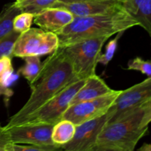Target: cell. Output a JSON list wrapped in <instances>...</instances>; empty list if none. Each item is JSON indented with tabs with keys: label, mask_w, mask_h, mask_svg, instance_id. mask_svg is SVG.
<instances>
[{
	"label": "cell",
	"mask_w": 151,
	"mask_h": 151,
	"mask_svg": "<svg viewBox=\"0 0 151 151\" xmlns=\"http://www.w3.org/2000/svg\"><path fill=\"white\" fill-rule=\"evenodd\" d=\"M77 78L72 63L62 48H58L43 62L37 79L29 86L31 94L22 109L9 119L6 128L19 125L28 115L52 98Z\"/></svg>",
	"instance_id": "6da1fadb"
},
{
	"label": "cell",
	"mask_w": 151,
	"mask_h": 151,
	"mask_svg": "<svg viewBox=\"0 0 151 151\" xmlns=\"http://www.w3.org/2000/svg\"><path fill=\"white\" fill-rule=\"evenodd\" d=\"M135 26H139L138 23L122 7L108 14L75 17L55 34L58 48H63L90 38L111 37Z\"/></svg>",
	"instance_id": "7a4b0ae2"
},
{
	"label": "cell",
	"mask_w": 151,
	"mask_h": 151,
	"mask_svg": "<svg viewBox=\"0 0 151 151\" xmlns=\"http://www.w3.org/2000/svg\"><path fill=\"white\" fill-rule=\"evenodd\" d=\"M148 131L144 122L142 106L122 117L108 122L97 139V145H109L134 151L137 143Z\"/></svg>",
	"instance_id": "3957f363"
},
{
	"label": "cell",
	"mask_w": 151,
	"mask_h": 151,
	"mask_svg": "<svg viewBox=\"0 0 151 151\" xmlns=\"http://www.w3.org/2000/svg\"><path fill=\"white\" fill-rule=\"evenodd\" d=\"M109 38V36H103L90 38L62 48L70 60L78 79L86 80L96 74V67L102 48Z\"/></svg>",
	"instance_id": "277c9868"
},
{
	"label": "cell",
	"mask_w": 151,
	"mask_h": 151,
	"mask_svg": "<svg viewBox=\"0 0 151 151\" xmlns=\"http://www.w3.org/2000/svg\"><path fill=\"white\" fill-rule=\"evenodd\" d=\"M86 80H76L63 88L52 98L28 115L22 124H51L55 125L63 119V116L78 90L85 83Z\"/></svg>",
	"instance_id": "5b68a950"
},
{
	"label": "cell",
	"mask_w": 151,
	"mask_h": 151,
	"mask_svg": "<svg viewBox=\"0 0 151 151\" xmlns=\"http://www.w3.org/2000/svg\"><path fill=\"white\" fill-rule=\"evenodd\" d=\"M58 48L55 33L46 32L41 28H32L21 33L15 43L13 57L41 56L51 54Z\"/></svg>",
	"instance_id": "8992f818"
},
{
	"label": "cell",
	"mask_w": 151,
	"mask_h": 151,
	"mask_svg": "<svg viewBox=\"0 0 151 151\" xmlns=\"http://www.w3.org/2000/svg\"><path fill=\"white\" fill-rule=\"evenodd\" d=\"M121 91L112 90L111 92L88 101L81 102L69 106L62 119H66L75 125L96 119L106 114L114 103Z\"/></svg>",
	"instance_id": "52a82bcc"
},
{
	"label": "cell",
	"mask_w": 151,
	"mask_h": 151,
	"mask_svg": "<svg viewBox=\"0 0 151 151\" xmlns=\"http://www.w3.org/2000/svg\"><path fill=\"white\" fill-rule=\"evenodd\" d=\"M151 98V78L137 83L127 89L121 91L107 113L108 122H111L122 117L128 112L140 107Z\"/></svg>",
	"instance_id": "ba28073f"
},
{
	"label": "cell",
	"mask_w": 151,
	"mask_h": 151,
	"mask_svg": "<svg viewBox=\"0 0 151 151\" xmlns=\"http://www.w3.org/2000/svg\"><path fill=\"white\" fill-rule=\"evenodd\" d=\"M109 120V114L76 125L75 135L69 142L61 146L62 151H91L97 139Z\"/></svg>",
	"instance_id": "9c48e42d"
},
{
	"label": "cell",
	"mask_w": 151,
	"mask_h": 151,
	"mask_svg": "<svg viewBox=\"0 0 151 151\" xmlns=\"http://www.w3.org/2000/svg\"><path fill=\"white\" fill-rule=\"evenodd\" d=\"M54 125L51 124H22L4 128L8 133L10 142L15 144L32 145H56L52 140Z\"/></svg>",
	"instance_id": "30bf717a"
},
{
	"label": "cell",
	"mask_w": 151,
	"mask_h": 151,
	"mask_svg": "<svg viewBox=\"0 0 151 151\" xmlns=\"http://www.w3.org/2000/svg\"><path fill=\"white\" fill-rule=\"evenodd\" d=\"M53 7H60L70 12L74 17L108 14L122 8L121 0H84L78 2H57Z\"/></svg>",
	"instance_id": "8fae6325"
},
{
	"label": "cell",
	"mask_w": 151,
	"mask_h": 151,
	"mask_svg": "<svg viewBox=\"0 0 151 151\" xmlns=\"http://www.w3.org/2000/svg\"><path fill=\"white\" fill-rule=\"evenodd\" d=\"M74 16L65 9L51 7L34 16L33 23L46 32L56 33L69 24Z\"/></svg>",
	"instance_id": "7c38bea8"
},
{
	"label": "cell",
	"mask_w": 151,
	"mask_h": 151,
	"mask_svg": "<svg viewBox=\"0 0 151 151\" xmlns=\"http://www.w3.org/2000/svg\"><path fill=\"white\" fill-rule=\"evenodd\" d=\"M112 90L102 78L94 74L86 80L83 86L74 96L70 105L98 98Z\"/></svg>",
	"instance_id": "4fadbf2b"
},
{
	"label": "cell",
	"mask_w": 151,
	"mask_h": 151,
	"mask_svg": "<svg viewBox=\"0 0 151 151\" xmlns=\"http://www.w3.org/2000/svg\"><path fill=\"white\" fill-rule=\"evenodd\" d=\"M124 10L151 36V0H121Z\"/></svg>",
	"instance_id": "5bb4252c"
},
{
	"label": "cell",
	"mask_w": 151,
	"mask_h": 151,
	"mask_svg": "<svg viewBox=\"0 0 151 151\" xmlns=\"http://www.w3.org/2000/svg\"><path fill=\"white\" fill-rule=\"evenodd\" d=\"M16 79L11 58L0 59V96L3 95L6 100H8L13 95V91L10 86Z\"/></svg>",
	"instance_id": "9a60e30c"
},
{
	"label": "cell",
	"mask_w": 151,
	"mask_h": 151,
	"mask_svg": "<svg viewBox=\"0 0 151 151\" xmlns=\"http://www.w3.org/2000/svg\"><path fill=\"white\" fill-rule=\"evenodd\" d=\"M76 125L66 119H61L55 124L52 131V140L58 146L67 144L73 139Z\"/></svg>",
	"instance_id": "2e32d148"
},
{
	"label": "cell",
	"mask_w": 151,
	"mask_h": 151,
	"mask_svg": "<svg viewBox=\"0 0 151 151\" xmlns=\"http://www.w3.org/2000/svg\"><path fill=\"white\" fill-rule=\"evenodd\" d=\"M22 12L16 2L4 6L0 13V40L13 31V19Z\"/></svg>",
	"instance_id": "e0dca14e"
},
{
	"label": "cell",
	"mask_w": 151,
	"mask_h": 151,
	"mask_svg": "<svg viewBox=\"0 0 151 151\" xmlns=\"http://www.w3.org/2000/svg\"><path fill=\"white\" fill-rule=\"evenodd\" d=\"M22 59L24 60V65L19 69V73L28 81L30 86L39 75L43 63L41 61L40 56H27Z\"/></svg>",
	"instance_id": "ac0fdd59"
},
{
	"label": "cell",
	"mask_w": 151,
	"mask_h": 151,
	"mask_svg": "<svg viewBox=\"0 0 151 151\" xmlns=\"http://www.w3.org/2000/svg\"><path fill=\"white\" fill-rule=\"evenodd\" d=\"M58 0H19L16 4L22 12H27L34 16L46 9L51 8Z\"/></svg>",
	"instance_id": "d6986e66"
},
{
	"label": "cell",
	"mask_w": 151,
	"mask_h": 151,
	"mask_svg": "<svg viewBox=\"0 0 151 151\" xmlns=\"http://www.w3.org/2000/svg\"><path fill=\"white\" fill-rule=\"evenodd\" d=\"M21 33L12 31L9 35L0 40V59L3 58L13 57V51L15 43Z\"/></svg>",
	"instance_id": "ffe728a7"
},
{
	"label": "cell",
	"mask_w": 151,
	"mask_h": 151,
	"mask_svg": "<svg viewBox=\"0 0 151 151\" xmlns=\"http://www.w3.org/2000/svg\"><path fill=\"white\" fill-rule=\"evenodd\" d=\"M34 15L32 13L22 12L13 19V30L19 33H23L31 28L33 24Z\"/></svg>",
	"instance_id": "44dd1931"
},
{
	"label": "cell",
	"mask_w": 151,
	"mask_h": 151,
	"mask_svg": "<svg viewBox=\"0 0 151 151\" xmlns=\"http://www.w3.org/2000/svg\"><path fill=\"white\" fill-rule=\"evenodd\" d=\"M6 151H62V148L58 145H24L10 142L6 146Z\"/></svg>",
	"instance_id": "7402d4cb"
},
{
	"label": "cell",
	"mask_w": 151,
	"mask_h": 151,
	"mask_svg": "<svg viewBox=\"0 0 151 151\" xmlns=\"http://www.w3.org/2000/svg\"><path fill=\"white\" fill-rule=\"evenodd\" d=\"M123 32H121L117 33L116 36L113 40L109 41V44L106 45L105 52L103 54L101 53L100 58H99L98 63H101V64L104 65V66H106L113 59L115 52H116V49H117L118 41H119L120 37L122 35Z\"/></svg>",
	"instance_id": "603a6c76"
},
{
	"label": "cell",
	"mask_w": 151,
	"mask_h": 151,
	"mask_svg": "<svg viewBox=\"0 0 151 151\" xmlns=\"http://www.w3.org/2000/svg\"><path fill=\"white\" fill-rule=\"evenodd\" d=\"M129 70H135L141 72L147 78H151V60H145L139 57H137L129 60L128 63Z\"/></svg>",
	"instance_id": "cb8c5ba5"
},
{
	"label": "cell",
	"mask_w": 151,
	"mask_h": 151,
	"mask_svg": "<svg viewBox=\"0 0 151 151\" xmlns=\"http://www.w3.org/2000/svg\"><path fill=\"white\" fill-rule=\"evenodd\" d=\"M11 142L4 127H0V151H6V146Z\"/></svg>",
	"instance_id": "d4e9b609"
},
{
	"label": "cell",
	"mask_w": 151,
	"mask_h": 151,
	"mask_svg": "<svg viewBox=\"0 0 151 151\" xmlns=\"http://www.w3.org/2000/svg\"><path fill=\"white\" fill-rule=\"evenodd\" d=\"M142 106L144 110V122L148 126L151 122V98Z\"/></svg>",
	"instance_id": "484cf974"
},
{
	"label": "cell",
	"mask_w": 151,
	"mask_h": 151,
	"mask_svg": "<svg viewBox=\"0 0 151 151\" xmlns=\"http://www.w3.org/2000/svg\"><path fill=\"white\" fill-rule=\"evenodd\" d=\"M91 151H131L121 147L109 145H96Z\"/></svg>",
	"instance_id": "4316f807"
},
{
	"label": "cell",
	"mask_w": 151,
	"mask_h": 151,
	"mask_svg": "<svg viewBox=\"0 0 151 151\" xmlns=\"http://www.w3.org/2000/svg\"><path fill=\"white\" fill-rule=\"evenodd\" d=\"M138 151H151V144L145 143L139 149Z\"/></svg>",
	"instance_id": "83f0119b"
},
{
	"label": "cell",
	"mask_w": 151,
	"mask_h": 151,
	"mask_svg": "<svg viewBox=\"0 0 151 151\" xmlns=\"http://www.w3.org/2000/svg\"><path fill=\"white\" fill-rule=\"evenodd\" d=\"M84 1V0H58V2L60 3H65V4H69V3H74V2H78V1Z\"/></svg>",
	"instance_id": "f1b7e54d"
},
{
	"label": "cell",
	"mask_w": 151,
	"mask_h": 151,
	"mask_svg": "<svg viewBox=\"0 0 151 151\" xmlns=\"http://www.w3.org/2000/svg\"><path fill=\"white\" fill-rule=\"evenodd\" d=\"M16 1H19V0H16Z\"/></svg>",
	"instance_id": "f546056e"
},
{
	"label": "cell",
	"mask_w": 151,
	"mask_h": 151,
	"mask_svg": "<svg viewBox=\"0 0 151 151\" xmlns=\"http://www.w3.org/2000/svg\"><path fill=\"white\" fill-rule=\"evenodd\" d=\"M0 127H1V125H0Z\"/></svg>",
	"instance_id": "4dcf8cb0"
},
{
	"label": "cell",
	"mask_w": 151,
	"mask_h": 151,
	"mask_svg": "<svg viewBox=\"0 0 151 151\" xmlns=\"http://www.w3.org/2000/svg\"><path fill=\"white\" fill-rule=\"evenodd\" d=\"M150 37H151V36H150Z\"/></svg>",
	"instance_id": "1f68e13d"
}]
</instances>
